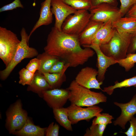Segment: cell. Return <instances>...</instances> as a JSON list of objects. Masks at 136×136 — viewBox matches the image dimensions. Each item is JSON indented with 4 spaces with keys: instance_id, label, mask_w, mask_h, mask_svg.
I'll list each match as a JSON object with an SVG mask.
<instances>
[{
    "instance_id": "6da1fadb",
    "label": "cell",
    "mask_w": 136,
    "mask_h": 136,
    "mask_svg": "<svg viewBox=\"0 0 136 136\" xmlns=\"http://www.w3.org/2000/svg\"><path fill=\"white\" fill-rule=\"evenodd\" d=\"M77 36L67 34L53 27L48 34L45 52L69 64L70 67L82 65L92 57L95 51L89 47H81Z\"/></svg>"
},
{
    "instance_id": "7a4b0ae2",
    "label": "cell",
    "mask_w": 136,
    "mask_h": 136,
    "mask_svg": "<svg viewBox=\"0 0 136 136\" xmlns=\"http://www.w3.org/2000/svg\"><path fill=\"white\" fill-rule=\"evenodd\" d=\"M67 88L70 91L69 100L71 104L88 107L107 101V97L101 92L92 91L79 85L75 80Z\"/></svg>"
},
{
    "instance_id": "3957f363",
    "label": "cell",
    "mask_w": 136,
    "mask_h": 136,
    "mask_svg": "<svg viewBox=\"0 0 136 136\" xmlns=\"http://www.w3.org/2000/svg\"><path fill=\"white\" fill-rule=\"evenodd\" d=\"M131 34L115 29L114 34L107 43L99 46L102 52L107 56L118 60L125 58L130 44Z\"/></svg>"
},
{
    "instance_id": "277c9868",
    "label": "cell",
    "mask_w": 136,
    "mask_h": 136,
    "mask_svg": "<svg viewBox=\"0 0 136 136\" xmlns=\"http://www.w3.org/2000/svg\"><path fill=\"white\" fill-rule=\"evenodd\" d=\"M21 40L13 58L8 65L0 72L1 79L5 80L9 76L16 66L23 59L37 56L39 54L35 48L28 45V35L26 29L23 27L20 31Z\"/></svg>"
},
{
    "instance_id": "5b68a950",
    "label": "cell",
    "mask_w": 136,
    "mask_h": 136,
    "mask_svg": "<svg viewBox=\"0 0 136 136\" xmlns=\"http://www.w3.org/2000/svg\"><path fill=\"white\" fill-rule=\"evenodd\" d=\"M20 41L14 33L0 27V58L6 67L12 60Z\"/></svg>"
},
{
    "instance_id": "8992f818",
    "label": "cell",
    "mask_w": 136,
    "mask_h": 136,
    "mask_svg": "<svg viewBox=\"0 0 136 136\" xmlns=\"http://www.w3.org/2000/svg\"><path fill=\"white\" fill-rule=\"evenodd\" d=\"M91 16L87 10H77L66 19L62 25L61 31L67 34L78 36L88 24Z\"/></svg>"
},
{
    "instance_id": "52a82bcc",
    "label": "cell",
    "mask_w": 136,
    "mask_h": 136,
    "mask_svg": "<svg viewBox=\"0 0 136 136\" xmlns=\"http://www.w3.org/2000/svg\"><path fill=\"white\" fill-rule=\"evenodd\" d=\"M6 116V125L11 133L20 129L27 119V113L22 109L21 101L19 100L11 106Z\"/></svg>"
},
{
    "instance_id": "ba28073f",
    "label": "cell",
    "mask_w": 136,
    "mask_h": 136,
    "mask_svg": "<svg viewBox=\"0 0 136 136\" xmlns=\"http://www.w3.org/2000/svg\"><path fill=\"white\" fill-rule=\"evenodd\" d=\"M90 20L105 23L110 20L115 21L122 16L119 8L107 3L101 4L91 8Z\"/></svg>"
},
{
    "instance_id": "9c48e42d",
    "label": "cell",
    "mask_w": 136,
    "mask_h": 136,
    "mask_svg": "<svg viewBox=\"0 0 136 136\" xmlns=\"http://www.w3.org/2000/svg\"><path fill=\"white\" fill-rule=\"evenodd\" d=\"M66 108L69 118L72 124H76L82 120L89 121L103 110L102 108L96 105L84 108L81 106L71 104Z\"/></svg>"
},
{
    "instance_id": "30bf717a",
    "label": "cell",
    "mask_w": 136,
    "mask_h": 136,
    "mask_svg": "<svg viewBox=\"0 0 136 136\" xmlns=\"http://www.w3.org/2000/svg\"><path fill=\"white\" fill-rule=\"evenodd\" d=\"M97 70L87 66L82 68L76 76L75 80L81 86L89 89H101L103 82L99 81L97 79Z\"/></svg>"
},
{
    "instance_id": "8fae6325",
    "label": "cell",
    "mask_w": 136,
    "mask_h": 136,
    "mask_svg": "<svg viewBox=\"0 0 136 136\" xmlns=\"http://www.w3.org/2000/svg\"><path fill=\"white\" fill-rule=\"evenodd\" d=\"M51 10L55 17L54 27L61 31V26L64 21L70 15L77 10L67 4L62 0H52Z\"/></svg>"
},
{
    "instance_id": "7c38bea8",
    "label": "cell",
    "mask_w": 136,
    "mask_h": 136,
    "mask_svg": "<svg viewBox=\"0 0 136 136\" xmlns=\"http://www.w3.org/2000/svg\"><path fill=\"white\" fill-rule=\"evenodd\" d=\"M69 95L70 91L67 88L50 89L42 93L44 99L53 109L63 107L69 100Z\"/></svg>"
},
{
    "instance_id": "4fadbf2b",
    "label": "cell",
    "mask_w": 136,
    "mask_h": 136,
    "mask_svg": "<svg viewBox=\"0 0 136 136\" xmlns=\"http://www.w3.org/2000/svg\"><path fill=\"white\" fill-rule=\"evenodd\" d=\"M114 104L121 110L120 116L113 122L115 126L118 125L125 129L126 123L136 114V93L127 103H123L115 102Z\"/></svg>"
},
{
    "instance_id": "5bb4252c",
    "label": "cell",
    "mask_w": 136,
    "mask_h": 136,
    "mask_svg": "<svg viewBox=\"0 0 136 136\" xmlns=\"http://www.w3.org/2000/svg\"><path fill=\"white\" fill-rule=\"evenodd\" d=\"M92 49L97 55V66L98 74L97 77L98 80L103 82L105 79V74L107 69L110 66L117 63V60L105 54L101 50L99 46L92 44L85 46Z\"/></svg>"
},
{
    "instance_id": "9a60e30c",
    "label": "cell",
    "mask_w": 136,
    "mask_h": 136,
    "mask_svg": "<svg viewBox=\"0 0 136 136\" xmlns=\"http://www.w3.org/2000/svg\"><path fill=\"white\" fill-rule=\"evenodd\" d=\"M104 23L90 20L83 31L78 36L80 45L84 47L91 45L97 32Z\"/></svg>"
},
{
    "instance_id": "2e32d148",
    "label": "cell",
    "mask_w": 136,
    "mask_h": 136,
    "mask_svg": "<svg viewBox=\"0 0 136 136\" xmlns=\"http://www.w3.org/2000/svg\"><path fill=\"white\" fill-rule=\"evenodd\" d=\"M52 0H45L41 3L39 19L33 27L28 35L29 40L32 33L38 28L42 25H47L53 20V14L51 10Z\"/></svg>"
},
{
    "instance_id": "e0dca14e",
    "label": "cell",
    "mask_w": 136,
    "mask_h": 136,
    "mask_svg": "<svg viewBox=\"0 0 136 136\" xmlns=\"http://www.w3.org/2000/svg\"><path fill=\"white\" fill-rule=\"evenodd\" d=\"M112 22L111 20H110L104 23L97 32L91 45L94 44L100 46L110 41L115 30L113 26Z\"/></svg>"
},
{
    "instance_id": "ac0fdd59",
    "label": "cell",
    "mask_w": 136,
    "mask_h": 136,
    "mask_svg": "<svg viewBox=\"0 0 136 136\" xmlns=\"http://www.w3.org/2000/svg\"><path fill=\"white\" fill-rule=\"evenodd\" d=\"M50 89V87L43 75L39 71L35 74L33 80L27 88V90L38 93L42 97L44 91Z\"/></svg>"
},
{
    "instance_id": "d6986e66",
    "label": "cell",
    "mask_w": 136,
    "mask_h": 136,
    "mask_svg": "<svg viewBox=\"0 0 136 136\" xmlns=\"http://www.w3.org/2000/svg\"><path fill=\"white\" fill-rule=\"evenodd\" d=\"M113 27L122 32L132 33L136 30V19L128 17H122L112 22Z\"/></svg>"
},
{
    "instance_id": "ffe728a7",
    "label": "cell",
    "mask_w": 136,
    "mask_h": 136,
    "mask_svg": "<svg viewBox=\"0 0 136 136\" xmlns=\"http://www.w3.org/2000/svg\"><path fill=\"white\" fill-rule=\"evenodd\" d=\"M46 128L35 125L27 118L23 127L14 133L21 136H43L45 134Z\"/></svg>"
},
{
    "instance_id": "44dd1931",
    "label": "cell",
    "mask_w": 136,
    "mask_h": 136,
    "mask_svg": "<svg viewBox=\"0 0 136 136\" xmlns=\"http://www.w3.org/2000/svg\"><path fill=\"white\" fill-rule=\"evenodd\" d=\"M69 67V64L66 63L63 69L60 72L42 73L49 84L51 89L59 88L63 83L66 81L65 72Z\"/></svg>"
},
{
    "instance_id": "7402d4cb",
    "label": "cell",
    "mask_w": 136,
    "mask_h": 136,
    "mask_svg": "<svg viewBox=\"0 0 136 136\" xmlns=\"http://www.w3.org/2000/svg\"><path fill=\"white\" fill-rule=\"evenodd\" d=\"M53 112L57 121L61 126L69 131H72V124L68 117L66 108H53Z\"/></svg>"
},
{
    "instance_id": "603a6c76",
    "label": "cell",
    "mask_w": 136,
    "mask_h": 136,
    "mask_svg": "<svg viewBox=\"0 0 136 136\" xmlns=\"http://www.w3.org/2000/svg\"><path fill=\"white\" fill-rule=\"evenodd\" d=\"M37 58L41 61V65L39 71L41 73H49L54 64L60 59L58 57L49 54L45 52L39 54Z\"/></svg>"
},
{
    "instance_id": "cb8c5ba5",
    "label": "cell",
    "mask_w": 136,
    "mask_h": 136,
    "mask_svg": "<svg viewBox=\"0 0 136 136\" xmlns=\"http://www.w3.org/2000/svg\"><path fill=\"white\" fill-rule=\"evenodd\" d=\"M132 86L134 87L136 86V75L131 78L125 79L120 82L116 81L115 82L114 85L105 87L102 91L106 92L108 95H111L116 89Z\"/></svg>"
},
{
    "instance_id": "d4e9b609",
    "label": "cell",
    "mask_w": 136,
    "mask_h": 136,
    "mask_svg": "<svg viewBox=\"0 0 136 136\" xmlns=\"http://www.w3.org/2000/svg\"><path fill=\"white\" fill-rule=\"evenodd\" d=\"M64 3L77 10H89L91 7L89 0H62Z\"/></svg>"
},
{
    "instance_id": "484cf974",
    "label": "cell",
    "mask_w": 136,
    "mask_h": 136,
    "mask_svg": "<svg viewBox=\"0 0 136 136\" xmlns=\"http://www.w3.org/2000/svg\"><path fill=\"white\" fill-rule=\"evenodd\" d=\"M136 63V53L127 54L125 58L117 60V63L128 72L133 67Z\"/></svg>"
},
{
    "instance_id": "4316f807",
    "label": "cell",
    "mask_w": 136,
    "mask_h": 136,
    "mask_svg": "<svg viewBox=\"0 0 136 136\" xmlns=\"http://www.w3.org/2000/svg\"><path fill=\"white\" fill-rule=\"evenodd\" d=\"M107 125L97 124L92 125L86 129L84 136H102Z\"/></svg>"
},
{
    "instance_id": "83f0119b",
    "label": "cell",
    "mask_w": 136,
    "mask_h": 136,
    "mask_svg": "<svg viewBox=\"0 0 136 136\" xmlns=\"http://www.w3.org/2000/svg\"><path fill=\"white\" fill-rule=\"evenodd\" d=\"M19 83L22 85H30L33 78L35 74H33L26 68L22 69L19 72Z\"/></svg>"
},
{
    "instance_id": "f1b7e54d",
    "label": "cell",
    "mask_w": 136,
    "mask_h": 136,
    "mask_svg": "<svg viewBox=\"0 0 136 136\" xmlns=\"http://www.w3.org/2000/svg\"><path fill=\"white\" fill-rule=\"evenodd\" d=\"M113 117L108 113H99L93 120L92 125L97 124L107 125L112 123Z\"/></svg>"
},
{
    "instance_id": "f546056e",
    "label": "cell",
    "mask_w": 136,
    "mask_h": 136,
    "mask_svg": "<svg viewBox=\"0 0 136 136\" xmlns=\"http://www.w3.org/2000/svg\"><path fill=\"white\" fill-rule=\"evenodd\" d=\"M120 11L122 17L126 14L129 9L136 3V0H120Z\"/></svg>"
},
{
    "instance_id": "4dcf8cb0",
    "label": "cell",
    "mask_w": 136,
    "mask_h": 136,
    "mask_svg": "<svg viewBox=\"0 0 136 136\" xmlns=\"http://www.w3.org/2000/svg\"><path fill=\"white\" fill-rule=\"evenodd\" d=\"M41 61L37 58L31 59L26 65V68L31 73L35 74L39 71L41 65Z\"/></svg>"
},
{
    "instance_id": "1f68e13d",
    "label": "cell",
    "mask_w": 136,
    "mask_h": 136,
    "mask_svg": "<svg viewBox=\"0 0 136 136\" xmlns=\"http://www.w3.org/2000/svg\"><path fill=\"white\" fill-rule=\"evenodd\" d=\"M23 8L24 7L20 0H14L12 3L5 5L0 9V12L12 10L17 8Z\"/></svg>"
},
{
    "instance_id": "d6a6232c",
    "label": "cell",
    "mask_w": 136,
    "mask_h": 136,
    "mask_svg": "<svg viewBox=\"0 0 136 136\" xmlns=\"http://www.w3.org/2000/svg\"><path fill=\"white\" fill-rule=\"evenodd\" d=\"M59 127L56 123L54 122L51 123L45 131V134L46 136H58Z\"/></svg>"
},
{
    "instance_id": "836d02e7",
    "label": "cell",
    "mask_w": 136,
    "mask_h": 136,
    "mask_svg": "<svg viewBox=\"0 0 136 136\" xmlns=\"http://www.w3.org/2000/svg\"><path fill=\"white\" fill-rule=\"evenodd\" d=\"M129 122V127L126 131L123 133L127 136H136V117L133 116Z\"/></svg>"
},
{
    "instance_id": "e575fe53",
    "label": "cell",
    "mask_w": 136,
    "mask_h": 136,
    "mask_svg": "<svg viewBox=\"0 0 136 136\" xmlns=\"http://www.w3.org/2000/svg\"><path fill=\"white\" fill-rule=\"evenodd\" d=\"M66 63L64 61L59 60L54 64L50 70L49 73H57L60 72L63 69Z\"/></svg>"
},
{
    "instance_id": "d590c367",
    "label": "cell",
    "mask_w": 136,
    "mask_h": 136,
    "mask_svg": "<svg viewBox=\"0 0 136 136\" xmlns=\"http://www.w3.org/2000/svg\"><path fill=\"white\" fill-rule=\"evenodd\" d=\"M136 51V30L131 34L130 44L127 54L135 53Z\"/></svg>"
},
{
    "instance_id": "8d00e7d4",
    "label": "cell",
    "mask_w": 136,
    "mask_h": 136,
    "mask_svg": "<svg viewBox=\"0 0 136 136\" xmlns=\"http://www.w3.org/2000/svg\"><path fill=\"white\" fill-rule=\"evenodd\" d=\"M89 1L91 5V8L103 3H108L116 7L117 6L118 4V2L117 0H89Z\"/></svg>"
},
{
    "instance_id": "74e56055",
    "label": "cell",
    "mask_w": 136,
    "mask_h": 136,
    "mask_svg": "<svg viewBox=\"0 0 136 136\" xmlns=\"http://www.w3.org/2000/svg\"><path fill=\"white\" fill-rule=\"evenodd\" d=\"M126 15V17L136 19V3L129 9Z\"/></svg>"
},
{
    "instance_id": "f35d334b",
    "label": "cell",
    "mask_w": 136,
    "mask_h": 136,
    "mask_svg": "<svg viewBox=\"0 0 136 136\" xmlns=\"http://www.w3.org/2000/svg\"><path fill=\"white\" fill-rule=\"evenodd\" d=\"M135 87H136V86Z\"/></svg>"
}]
</instances>
